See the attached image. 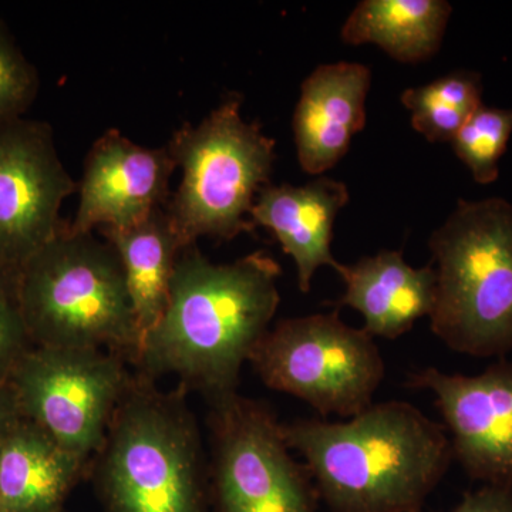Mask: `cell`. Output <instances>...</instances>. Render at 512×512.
I'll return each instance as SVG.
<instances>
[{
  "label": "cell",
  "instance_id": "cell-13",
  "mask_svg": "<svg viewBox=\"0 0 512 512\" xmlns=\"http://www.w3.org/2000/svg\"><path fill=\"white\" fill-rule=\"evenodd\" d=\"M369 67L359 63L322 64L302 83L293 116V136L305 173L322 175L342 160L366 126Z\"/></svg>",
  "mask_w": 512,
  "mask_h": 512
},
{
  "label": "cell",
  "instance_id": "cell-3",
  "mask_svg": "<svg viewBox=\"0 0 512 512\" xmlns=\"http://www.w3.org/2000/svg\"><path fill=\"white\" fill-rule=\"evenodd\" d=\"M134 372L92 461L104 512H211L208 461L190 390Z\"/></svg>",
  "mask_w": 512,
  "mask_h": 512
},
{
  "label": "cell",
  "instance_id": "cell-4",
  "mask_svg": "<svg viewBox=\"0 0 512 512\" xmlns=\"http://www.w3.org/2000/svg\"><path fill=\"white\" fill-rule=\"evenodd\" d=\"M16 305L39 348L101 349L133 365L141 346L116 249L66 227L19 269Z\"/></svg>",
  "mask_w": 512,
  "mask_h": 512
},
{
  "label": "cell",
  "instance_id": "cell-14",
  "mask_svg": "<svg viewBox=\"0 0 512 512\" xmlns=\"http://www.w3.org/2000/svg\"><path fill=\"white\" fill-rule=\"evenodd\" d=\"M349 202V191L340 181L319 177L312 183L266 185L251 211L255 227L274 232L286 255L296 266L298 286L308 293L312 279L322 266L338 268L333 258V225Z\"/></svg>",
  "mask_w": 512,
  "mask_h": 512
},
{
  "label": "cell",
  "instance_id": "cell-17",
  "mask_svg": "<svg viewBox=\"0 0 512 512\" xmlns=\"http://www.w3.org/2000/svg\"><path fill=\"white\" fill-rule=\"evenodd\" d=\"M100 232L116 249L123 265L143 342L148 330L163 316L175 265L187 247L178 237L165 207L133 227Z\"/></svg>",
  "mask_w": 512,
  "mask_h": 512
},
{
  "label": "cell",
  "instance_id": "cell-10",
  "mask_svg": "<svg viewBox=\"0 0 512 512\" xmlns=\"http://www.w3.org/2000/svg\"><path fill=\"white\" fill-rule=\"evenodd\" d=\"M74 192L50 124L26 117L0 123V262L19 272L52 241L66 227L60 210Z\"/></svg>",
  "mask_w": 512,
  "mask_h": 512
},
{
  "label": "cell",
  "instance_id": "cell-23",
  "mask_svg": "<svg viewBox=\"0 0 512 512\" xmlns=\"http://www.w3.org/2000/svg\"><path fill=\"white\" fill-rule=\"evenodd\" d=\"M453 512H512V487L485 484L464 495Z\"/></svg>",
  "mask_w": 512,
  "mask_h": 512
},
{
  "label": "cell",
  "instance_id": "cell-21",
  "mask_svg": "<svg viewBox=\"0 0 512 512\" xmlns=\"http://www.w3.org/2000/svg\"><path fill=\"white\" fill-rule=\"evenodd\" d=\"M39 87L36 67L0 20V123L25 117L35 103Z\"/></svg>",
  "mask_w": 512,
  "mask_h": 512
},
{
  "label": "cell",
  "instance_id": "cell-15",
  "mask_svg": "<svg viewBox=\"0 0 512 512\" xmlns=\"http://www.w3.org/2000/svg\"><path fill=\"white\" fill-rule=\"evenodd\" d=\"M336 272L346 285L339 306L363 316V330L372 338L394 340L412 330L417 320L430 316L436 303L434 266L414 268L402 252L382 251L356 264H339Z\"/></svg>",
  "mask_w": 512,
  "mask_h": 512
},
{
  "label": "cell",
  "instance_id": "cell-24",
  "mask_svg": "<svg viewBox=\"0 0 512 512\" xmlns=\"http://www.w3.org/2000/svg\"><path fill=\"white\" fill-rule=\"evenodd\" d=\"M20 417L22 416L16 404L15 394L9 384H0V441L15 426Z\"/></svg>",
  "mask_w": 512,
  "mask_h": 512
},
{
  "label": "cell",
  "instance_id": "cell-11",
  "mask_svg": "<svg viewBox=\"0 0 512 512\" xmlns=\"http://www.w3.org/2000/svg\"><path fill=\"white\" fill-rule=\"evenodd\" d=\"M407 386L434 394L468 476L512 487V362L498 360L478 376L426 367L409 373Z\"/></svg>",
  "mask_w": 512,
  "mask_h": 512
},
{
  "label": "cell",
  "instance_id": "cell-18",
  "mask_svg": "<svg viewBox=\"0 0 512 512\" xmlns=\"http://www.w3.org/2000/svg\"><path fill=\"white\" fill-rule=\"evenodd\" d=\"M444 0H363L342 28L349 45L379 46L400 63L436 55L451 15Z\"/></svg>",
  "mask_w": 512,
  "mask_h": 512
},
{
  "label": "cell",
  "instance_id": "cell-16",
  "mask_svg": "<svg viewBox=\"0 0 512 512\" xmlns=\"http://www.w3.org/2000/svg\"><path fill=\"white\" fill-rule=\"evenodd\" d=\"M89 467L20 417L0 441V512H62Z\"/></svg>",
  "mask_w": 512,
  "mask_h": 512
},
{
  "label": "cell",
  "instance_id": "cell-2",
  "mask_svg": "<svg viewBox=\"0 0 512 512\" xmlns=\"http://www.w3.org/2000/svg\"><path fill=\"white\" fill-rule=\"evenodd\" d=\"M332 512H419L446 476V430L407 402L373 403L342 423L282 424Z\"/></svg>",
  "mask_w": 512,
  "mask_h": 512
},
{
  "label": "cell",
  "instance_id": "cell-22",
  "mask_svg": "<svg viewBox=\"0 0 512 512\" xmlns=\"http://www.w3.org/2000/svg\"><path fill=\"white\" fill-rule=\"evenodd\" d=\"M30 338L16 301H0V384L9 382L13 370L29 350Z\"/></svg>",
  "mask_w": 512,
  "mask_h": 512
},
{
  "label": "cell",
  "instance_id": "cell-9",
  "mask_svg": "<svg viewBox=\"0 0 512 512\" xmlns=\"http://www.w3.org/2000/svg\"><path fill=\"white\" fill-rule=\"evenodd\" d=\"M101 349H29L9 379L20 416L57 444L92 461L133 372Z\"/></svg>",
  "mask_w": 512,
  "mask_h": 512
},
{
  "label": "cell",
  "instance_id": "cell-6",
  "mask_svg": "<svg viewBox=\"0 0 512 512\" xmlns=\"http://www.w3.org/2000/svg\"><path fill=\"white\" fill-rule=\"evenodd\" d=\"M241 109V94L229 93L200 123H185L168 141L183 177L165 212L185 247L255 231L251 211L271 180L276 143L245 121Z\"/></svg>",
  "mask_w": 512,
  "mask_h": 512
},
{
  "label": "cell",
  "instance_id": "cell-7",
  "mask_svg": "<svg viewBox=\"0 0 512 512\" xmlns=\"http://www.w3.org/2000/svg\"><path fill=\"white\" fill-rule=\"evenodd\" d=\"M249 363L269 389L298 397L322 417L343 419L372 406L386 373L372 336L346 325L338 312L281 320Z\"/></svg>",
  "mask_w": 512,
  "mask_h": 512
},
{
  "label": "cell",
  "instance_id": "cell-8",
  "mask_svg": "<svg viewBox=\"0 0 512 512\" xmlns=\"http://www.w3.org/2000/svg\"><path fill=\"white\" fill-rule=\"evenodd\" d=\"M208 404L211 512H318L315 481L271 407L238 392Z\"/></svg>",
  "mask_w": 512,
  "mask_h": 512
},
{
  "label": "cell",
  "instance_id": "cell-19",
  "mask_svg": "<svg viewBox=\"0 0 512 512\" xmlns=\"http://www.w3.org/2000/svg\"><path fill=\"white\" fill-rule=\"evenodd\" d=\"M483 86L477 73L456 72L426 86L407 89L402 103L412 113V126L430 143H451L476 113Z\"/></svg>",
  "mask_w": 512,
  "mask_h": 512
},
{
  "label": "cell",
  "instance_id": "cell-12",
  "mask_svg": "<svg viewBox=\"0 0 512 512\" xmlns=\"http://www.w3.org/2000/svg\"><path fill=\"white\" fill-rule=\"evenodd\" d=\"M175 170L167 146L143 147L110 128L94 141L84 161L70 231L92 234L94 229H124L146 220L170 200Z\"/></svg>",
  "mask_w": 512,
  "mask_h": 512
},
{
  "label": "cell",
  "instance_id": "cell-5",
  "mask_svg": "<svg viewBox=\"0 0 512 512\" xmlns=\"http://www.w3.org/2000/svg\"><path fill=\"white\" fill-rule=\"evenodd\" d=\"M429 247L437 275L431 332L464 355L511 352L512 204L458 201Z\"/></svg>",
  "mask_w": 512,
  "mask_h": 512
},
{
  "label": "cell",
  "instance_id": "cell-20",
  "mask_svg": "<svg viewBox=\"0 0 512 512\" xmlns=\"http://www.w3.org/2000/svg\"><path fill=\"white\" fill-rule=\"evenodd\" d=\"M512 134V109L478 107L451 141L454 153L478 184L494 183Z\"/></svg>",
  "mask_w": 512,
  "mask_h": 512
},
{
  "label": "cell",
  "instance_id": "cell-1",
  "mask_svg": "<svg viewBox=\"0 0 512 512\" xmlns=\"http://www.w3.org/2000/svg\"><path fill=\"white\" fill-rule=\"evenodd\" d=\"M281 265L265 251L214 264L197 244L175 265L165 311L133 366L157 380L173 375L207 402L237 393L242 366L278 311Z\"/></svg>",
  "mask_w": 512,
  "mask_h": 512
},
{
  "label": "cell",
  "instance_id": "cell-25",
  "mask_svg": "<svg viewBox=\"0 0 512 512\" xmlns=\"http://www.w3.org/2000/svg\"><path fill=\"white\" fill-rule=\"evenodd\" d=\"M19 272L10 269L0 262V301L10 299L16 301V289H18Z\"/></svg>",
  "mask_w": 512,
  "mask_h": 512
}]
</instances>
